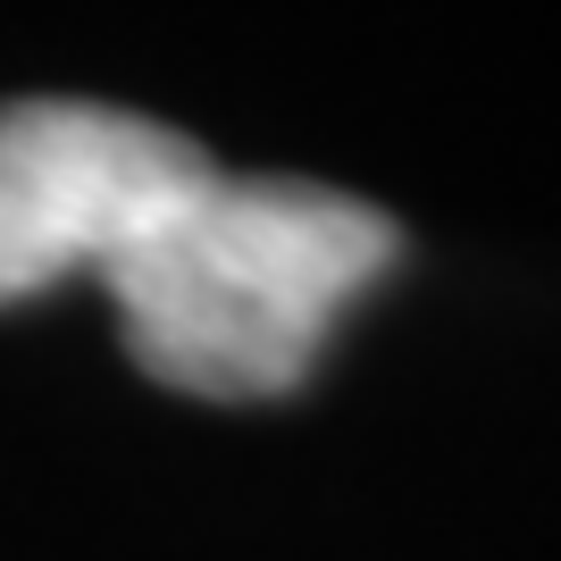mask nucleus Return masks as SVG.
<instances>
[{
  "label": "nucleus",
  "mask_w": 561,
  "mask_h": 561,
  "mask_svg": "<svg viewBox=\"0 0 561 561\" xmlns=\"http://www.w3.org/2000/svg\"><path fill=\"white\" fill-rule=\"evenodd\" d=\"M394 227L328 185L210 176L117 260L110 302L142 377L193 402L294 394L335 319L394 268Z\"/></svg>",
  "instance_id": "obj_1"
},
{
  "label": "nucleus",
  "mask_w": 561,
  "mask_h": 561,
  "mask_svg": "<svg viewBox=\"0 0 561 561\" xmlns=\"http://www.w3.org/2000/svg\"><path fill=\"white\" fill-rule=\"evenodd\" d=\"M218 168L202 142L110 101L0 110V310L93 268L110 277L142 234L176 218Z\"/></svg>",
  "instance_id": "obj_2"
}]
</instances>
